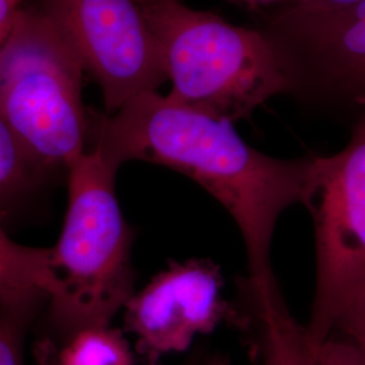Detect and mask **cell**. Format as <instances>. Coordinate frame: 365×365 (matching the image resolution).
<instances>
[{
	"instance_id": "1",
	"label": "cell",
	"mask_w": 365,
	"mask_h": 365,
	"mask_svg": "<svg viewBox=\"0 0 365 365\" xmlns=\"http://www.w3.org/2000/svg\"><path fill=\"white\" fill-rule=\"evenodd\" d=\"M90 141L114 170L145 161L178 170L203 187L241 232L252 286L279 287L271 259L274 229L286 210L307 206L315 156H268L247 144L235 123L157 91L131 98L111 115L91 117Z\"/></svg>"
},
{
	"instance_id": "2",
	"label": "cell",
	"mask_w": 365,
	"mask_h": 365,
	"mask_svg": "<svg viewBox=\"0 0 365 365\" xmlns=\"http://www.w3.org/2000/svg\"><path fill=\"white\" fill-rule=\"evenodd\" d=\"M117 173L95 148L66 170L68 210L52 248L54 292L46 304L48 334L42 342L111 325L134 294L133 232L115 195Z\"/></svg>"
},
{
	"instance_id": "3",
	"label": "cell",
	"mask_w": 365,
	"mask_h": 365,
	"mask_svg": "<svg viewBox=\"0 0 365 365\" xmlns=\"http://www.w3.org/2000/svg\"><path fill=\"white\" fill-rule=\"evenodd\" d=\"M168 96L235 123L292 84L274 43L261 31L235 26L182 0H149Z\"/></svg>"
},
{
	"instance_id": "4",
	"label": "cell",
	"mask_w": 365,
	"mask_h": 365,
	"mask_svg": "<svg viewBox=\"0 0 365 365\" xmlns=\"http://www.w3.org/2000/svg\"><path fill=\"white\" fill-rule=\"evenodd\" d=\"M84 72L52 19L42 10L21 9L0 49V117L43 173H66L88 149Z\"/></svg>"
},
{
	"instance_id": "5",
	"label": "cell",
	"mask_w": 365,
	"mask_h": 365,
	"mask_svg": "<svg viewBox=\"0 0 365 365\" xmlns=\"http://www.w3.org/2000/svg\"><path fill=\"white\" fill-rule=\"evenodd\" d=\"M306 207L315 238V289L306 331L315 349L365 295V108L342 150L315 156Z\"/></svg>"
},
{
	"instance_id": "6",
	"label": "cell",
	"mask_w": 365,
	"mask_h": 365,
	"mask_svg": "<svg viewBox=\"0 0 365 365\" xmlns=\"http://www.w3.org/2000/svg\"><path fill=\"white\" fill-rule=\"evenodd\" d=\"M41 10L99 84L108 115L168 80L149 0H42Z\"/></svg>"
},
{
	"instance_id": "7",
	"label": "cell",
	"mask_w": 365,
	"mask_h": 365,
	"mask_svg": "<svg viewBox=\"0 0 365 365\" xmlns=\"http://www.w3.org/2000/svg\"><path fill=\"white\" fill-rule=\"evenodd\" d=\"M260 30L284 64L291 92L365 108V0L331 11L291 4Z\"/></svg>"
},
{
	"instance_id": "8",
	"label": "cell",
	"mask_w": 365,
	"mask_h": 365,
	"mask_svg": "<svg viewBox=\"0 0 365 365\" xmlns=\"http://www.w3.org/2000/svg\"><path fill=\"white\" fill-rule=\"evenodd\" d=\"M221 267L210 259L172 261L125 306V329L146 365L188 351L197 336L238 324L237 304L223 297Z\"/></svg>"
},
{
	"instance_id": "9",
	"label": "cell",
	"mask_w": 365,
	"mask_h": 365,
	"mask_svg": "<svg viewBox=\"0 0 365 365\" xmlns=\"http://www.w3.org/2000/svg\"><path fill=\"white\" fill-rule=\"evenodd\" d=\"M238 325L261 365H318L306 327L291 315L280 288L260 291L241 282Z\"/></svg>"
},
{
	"instance_id": "10",
	"label": "cell",
	"mask_w": 365,
	"mask_h": 365,
	"mask_svg": "<svg viewBox=\"0 0 365 365\" xmlns=\"http://www.w3.org/2000/svg\"><path fill=\"white\" fill-rule=\"evenodd\" d=\"M54 292L52 248H30L13 241L0 215V306L38 313Z\"/></svg>"
},
{
	"instance_id": "11",
	"label": "cell",
	"mask_w": 365,
	"mask_h": 365,
	"mask_svg": "<svg viewBox=\"0 0 365 365\" xmlns=\"http://www.w3.org/2000/svg\"><path fill=\"white\" fill-rule=\"evenodd\" d=\"M43 365H134L125 333L111 325L86 327L56 344H38Z\"/></svg>"
},
{
	"instance_id": "12",
	"label": "cell",
	"mask_w": 365,
	"mask_h": 365,
	"mask_svg": "<svg viewBox=\"0 0 365 365\" xmlns=\"http://www.w3.org/2000/svg\"><path fill=\"white\" fill-rule=\"evenodd\" d=\"M43 175L0 117V215L4 218Z\"/></svg>"
},
{
	"instance_id": "13",
	"label": "cell",
	"mask_w": 365,
	"mask_h": 365,
	"mask_svg": "<svg viewBox=\"0 0 365 365\" xmlns=\"http://www.w3.org/2000/svg\"><path fill=\"white\" fill-rule=\"evenodd\" d=\"M37 314L0 306V365H25L27 330Z\"/></svg>"
},
{
	"instance_id": "14",
	"label": "cell",
	"mask_w": 365,
	"mask_h": 365,
	"mask_svg": "<svg viewBox=\"0 0 365 365\" xmlns=\"http://www.w3.org/2000/svg\"><path fill=\"white\" fill-rule=\"evenodd\" d=\"M318 365H365V352L348 339L330 336L315 348Z\"/></svg>"
},
{
	"instance_id": "15",
	"label": "cell",
	"mask_w": 365,
	"mask_h": 365,
	"mask_svg": "<svg viewBox=\"0 0 365 365\" xmlns=\"http://www.w3.org/2000/svg\"><path fill=\"white\" fill-rule=\"evenodd\" d=\"M331 336L348 339L365 352V295L353 302L342 313Z\"/></svg>"
},
{
	"instance_id": "16",
	"label": "cell",
	"mask_w": 365,
	"mask_h": 365,
	"mask_svg": "<svg viewBox=\"0 0 365 365\" xmlns=\"http://www.w3.org/2000/svg\"><path fill=\"white\" fill-rule=\"evenodd\" d=\"M19 1L21 0H0V49L9 38L21 11Z\"/></svg>"
},
{
	"instance_id": "17",
	"label": "cell",
	"mask_w": 365,
	"mask_h": 365,
	"mask_svg": "<svg viewBox=\"0 0 365 365\" xmlns=\"http://www.w3.org/2000/svg\"><path fill=\"white\" fill-rule=\"evenodd\" d=\"M180 365H232V363L225 353L209 346H199Z\"/></svg>"
},
{
	"instance_id": "18",
	"label": "cell",
	"mask_w": 365,
	"mask_h": 365,
	"mask_svg": "<svg viewBox=\"0 0 365 365\" xmlns=\"http://www.w3.org/2000/svg\"><path fill=\"white\" fill-rule=\"evenodd\" d=\"M360 0H295V6L309 11H331L354 4Z\"/></svg>"
},
{
	"instance_id": "19",
	"label": "cell",
	"mask_w": 365,
	"mask_h": 365,
	"mask_svg": "<svg viewBox=\"0 0 365 365\" xmlns=\"http://www.w3.org/2000/svg\"><path fill=\"white\" fill-rule=\"evenodd\" d=\"M238 1H248V3H262V1H274V0H238Z\"/></svg>"
}]
</instances>
